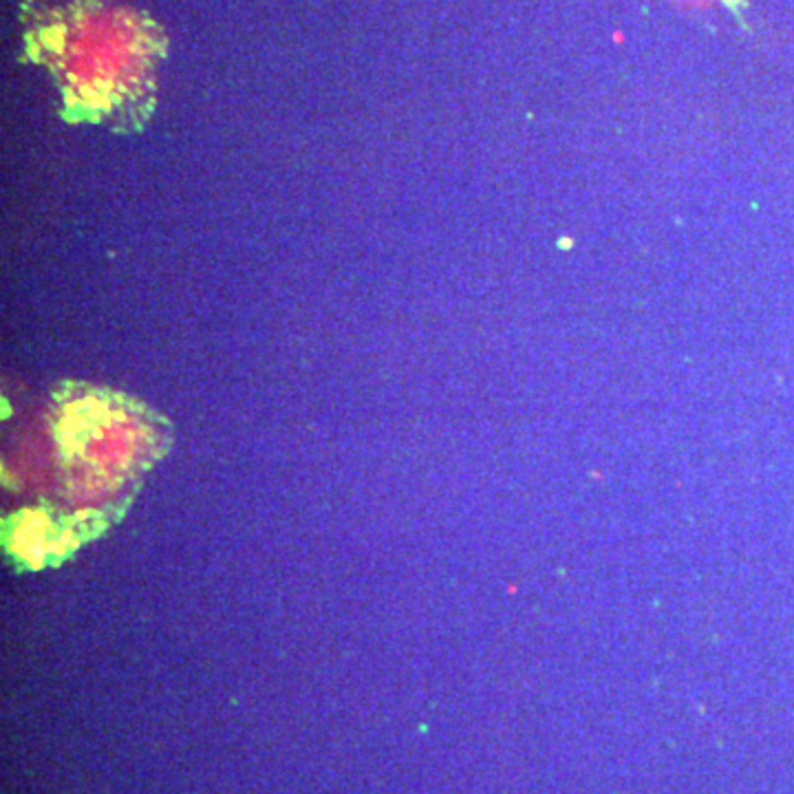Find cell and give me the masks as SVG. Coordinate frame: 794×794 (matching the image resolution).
I'll use <instances>...</instances> for the list:
<instances>
[{
  "instance_id": "obj_1",
  "label": "cell",
  "mask_w": 794,
  "mask_h": 794,
  "mask_svg": "<svg viewBox=\"0 0 794 794\" xmlns=\"http://www.w3.org/2000/svg\"><path fill=\"white\" fill-rule=\"evenodd\" d=\"M25 53L49 73L69 124L146 128L157 104L166 33L115 0H25Z\"/></svg>"
},
{
  "instance_id": "obj_2",
  "label": "cell",
  "mask_w": 794,
  "mask_h": 794,
  "mask_svg": "<svg viewBox=\"0 0 794 794\" xmlns=\"http://www.w3.org/2000/svg\"><path fill=\"white\" fill-rule=\"evenodd\" d=\"M49 430L76 499L135 488L173 439L170 422L148 404L84 382H62L53 391Z\"/></svg>"
},
{
  "instance_id": "obj_3",
  "label": "cell",
  "mask_w": 794,
  "mask_h": 794,
  "mask_svg": "<svg viewBox=\"0 0 794 794\" xmlns=\"http://www.w3.org/2000/svg\"><path fill=\"white\" fill-rule=\"evenodd\" d=\"M115 521L108 510H84L73 516H55L49 505L27 508L3 523L5 549L16 567L38 570L64 561L69 554Z\"/></svg>"
}]
</instances>
